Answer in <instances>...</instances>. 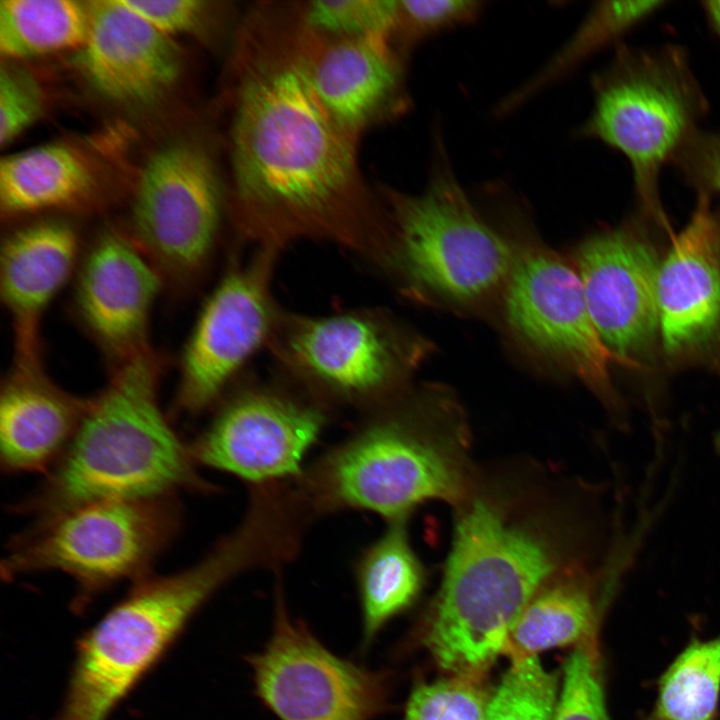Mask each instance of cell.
<instances>
[{"instance_id": "cell-33", "label": "cell", "mask_w": 720, "mask_h": 720, "mask_svg": "<svg viewBox=\"0 0 720 720\" xmlns=\"http://www.w3.org/2000/svg\"><path fill=\"white\" fill-rule=\"evenodd\" d=\"M671 164L697 194L720 195V131L697 130Z\"/></svg>"}, {"instance_id": "cell-28", "label": "cell", "mask_w": 720, "mask_h": 720, "mask_svg": "<svg viewBox=\"0 0 720 720\" xmlns=\"http://www.w3.org/2000/svg\"><path fill=\"white\" fill-rule=\"evenodd\" d=\"M302 24L326 39H382L390 42L395 0H316L295 2Z\"/></svg>"}, {"instance_id": "cell-8", "label": "cell", "mask_w": 720, "mask_h": 720, "mask_svg": "<svg viewBox=\"0 0 720 720\" xmlns=\"http://www.w3.org/2000/svg\"><path fill=\"white\" fill-rule=\"evenodd\" d=\"M592 87V111L579 135L621 153L638 200L646 211L662 216L661 171L699 130L709 108L686 50L675 44H621L609 65L594 75Z\"/></svg>"}, {"instance_id": "cell-23", "label": "cell", "mask_w": 720, "mask_h": 720, "mask_svg": "<svg viewBox=\"0 0 720 720\" xmlns=\"http://www.w3.org/2000/svg\"><path fill=\"white\" fill-rule=\"evenodd\" d=\"M408 520L387 522L354 563L363 649L392 619L414 605L424 587L426 569L412 546Z\"/></svg>"}, {"instance_id": "cell-6", "label": "cell", "mask_w": 720, "mask_h": 720, "mask_svg": "<svg viewBox=\"0 0 720 720\" xmlns=\"http://www.w3.org/2000/svg\"><path fill=\"white\" fill-rule=\"evenodd\" d=\"M391 239L382 275L407 299L472 310L502 298L514 243L479 214L458 182L442 143L423 192L379 185Z\"/></svg>"}, {"instance_id": "cell-5", "label": "cell", "mask_w": 720, "mask_h": 720, "mask_svg": "<svg viewBox=\"0 0 720 720\" xmlns=\"http://www.w3.org/2000/svg\"><path fill=\"white\" fill-rule=\"evenodd\" d=\"M277 557L269 529L242 518L191 566L135 582L80 640L55 720H106L219 589L245 572L271 570Z\"/></svg>"}, {"instance_id": "cell-9", "label": "cell", "mask_w": 720, "mask_h": 720, "mask_svg": "<svg viewBox=\"0 0 720 720\" xmlns=\"http://www.w3.org/2000/svg\"><path fill=\"white\" fill-rule=\"evenodd\" d=\"M181 522L175 495L81 504L35 519L15 536L2 561V575L11 579L60 571L77 586L75 607H84L120 582L150 575Z\"/></svg>"}, {"instance_id": "cell-2", "label": "cell", "mask_w": 720, "mask_h": 720, "mask_svg": "<svg viewBox=\"0 0 720 720\" xmlns=\"http://www.w3.org/2000/svg\"><path fill=\"white\" fill-rule=\"evenodd\" d=\"M456 508L441 586L422 642L452 675L480 677L556 573L583 561L578 510L538 473H478Z\"/></svg>"}, {"instance_id": "cell-12", "label": "cell", "mask_w": 720, "mask_h": 720, "mask_svg": "<svg viewBox=\"0 0 720 720\" xmlns=\"http://www.w3.org/2000/svg\"><path fill=\"white\" fill-rule=\"evenodd\" d=\"M272 633L246 656L254 693L278 720H376L391 707L392 673L328 649L287 608L275 574Z\"/></svg>"}, {"instance_id": "cell-25", "label": "cell", "mask_w": 720, "mask_h": 720, "mask_svg": "<svg viewBox=\"0 0 720 720\" xmlns=\"http://www.w3.org/2000/svg\"><path fill=\"white\" fill-rule=\"evenodd\" d=\"M667 4L659 0L597 2L568 42L534 77L506 97L497 113L516 109L596 53L618 44Z\"/></svg>"}, {"instance_id": "cell-18", "label": "cell", "mask_w": 720, "mask_h": 720, "mask_svg": "<svg viewBox=\"0 0 720 720\" xmlns=\"http://www.w3.org/2000/svg\"><path fill=\"white\" fill-rule=\"evenodd\" d=\"M91 20L77 63L88 84L119 104H146L177 81L181 53L119 0L91 1Z\"/></svg>"}, {"instance_id": "cell-21", "label": "cell", "mask_w": 720, "mask_h": 720, "mask_svg": "<svg viewBox=\"0 0 720 720\" xmlns=\"http://www.w3.org/2000/svg\"><path fill=\"white\" fill-rule=\"evenodd\" d=\"M79 237L57 220L10 232L0 254V293L14 331L15 353H41L40 324L48 306L76 269Z\"/></svg>"}, {"instance_id": "cell-30", "label": "cell", "mask_w": 720, "mask_h": 720, "mask_svg": "<svg viewBox=\"0 0 720 720\" xmlns=\"http://www.w3.org/2000/svg\"><path fill=\"white\" fill-rule=\"evenodd\" d=\"M478 678L452 675L415 684L402 720H485L489 696L485 695Z\"/></svg>"}, {"instance_id": "cell-19", "label": "cell", "mask_w": 720, "mask_h": 720, "mask_svg": "<svg viewBox=\"0 0 720 720\" xmlns=\"http://www.w3.org/2000/svg\"><path fill=\"white\" fill-rule=\"evenodd\" d=\"M710 200L698 194L688 223L659 264V331L671 355L703 346L720 330V217Z\"/></svg>"}, {"instance_id": "cell-22", "label": "cell", "mask_w": 720, "mask_h": 720, "mask_svg": "<svg viewBox=\"0 0 720 720\" xmlns=\"http://www.w3.org/2000/svg\"><path fill=\"white\" fill-rule=\"evenodd\" d=\"M614 578L610 570L589 571L583 561L556 573L519 616L504 653L518 660L551 648L596 641Z\"/></svg>"}, {"instance_id": "cell-32", "label": "cell", "mask_w": 720, "mask_h": 720, "mask_svg": "<svg viewBox=\"0 0 720 720\" xmlns=\"http://www.w3.org/2000/svg\"><path fill=\"white\" fill-rule=\"evenodd\" d=\"M43 96L36 81L12 65L0 70V143H10L40 116Z\"/></svg>"}, {"instance_id": "cell-29", "label": "cell", "mask_w": 720, "mask_h": 720, "mask_svg": "<svg viewBox=\"0 0 720 720\" xmlns=\"http://www.w3.org/2000/svg\"><path fill=\"white\" fill-rule=\"evenodd\" d=\"M558 678L536 656L512 660L489 697L485 720H553Z\"/></svg>"}, {"instance_id": "cell-35", "label": "cell", "mask_w": 720, "mask_h": 720, "mask_svg": "<svg viewBox=\"0 0 720 720\" xmlns=\"http://www.w3.org/2000/svg\"><path fill=\"white\" fill-rule=\"evenodd\" d=\"M700 4L710 30L720 40V0H704Z\"/></svg>"}, {"instance_id": "cell-13", "label": "cell", "mask_w": 720, "mask_h": 720, "mask_svg": "<svg viewBox=\"0 0 720 720\" xmlns=\"http://www.w3.org/2000/svg\"><path fill=\"white\" fill-rule=\"evenodd\" d=\"M282 252L236 251L203 303L184 345L175 404L196 415L214 408L242 377L248 363L267 349L283 308L273 294Z\"/></svg>"}, {"instance_id": "cell-20", "label": "cell", "mask_w": 720, "mask_h": 720, "mask_svg": "<svg viewBox=\"0 0 720 720\" xmlns=\"http://www.w3.org/2000/svg\"><path fill=\"white\" fill-rule=\"evenodd\" d=\"M89 403L53 381L41 354L15 353L1 387L2 469L47 474L71 444Z\"/></svg>"}, {"instance_id": "cell-14", "label": "cell", "mask_w": 720, "mask_h": 720, "mask_svg": "<svg viewBox=\"0 0 720 720\" xmlns=\"http://www.w3.org/2000/svg\"><path fill=\"white\" fill-rule=\"evenodd\" d=\"M514 248L501 298L510 334L532 355L579 378L610 402L608 367L614 357L597 333L574 265L536 242L515 243Z\"/></svg>"}, {"instance_id": "cell-16", "label": "cell", "mask_w": 720, "mask_h": 720, "mask_svg": "<svg viewBox=\"0 0 720 720\" xmlns=\"http://www.w3.org/2000/svg\"><path fill=\"white\" fill-rule=\"evenodd\" d=\"M165 284L159 269L124 232L105 230L87 250L73 308L113 365L150 348V319Z\"/></svg>"}, {"instance_id": "cell-7", "label": "cell", "mask_w": 720, "mask_h": 720, "mask_svg": "<svg viewBox=\"0 0 720 720\" xmlns=\"http://www.w3.org/2000/svg\"><path fill=\"white\" fill-rule=\"evenodd\" d=\"M266 350L294 388L334 415H362L412 388L432 345L382 307L320 316L283 308Z\"/></svg>"}, {"instance_id": "cell-15", "label": "cell", "mask_w": 720, "mask_h": 720, "mask_svg": "<svg viewBox=\"0 0 720 720\" xmlns=\"http://www.w3.org/2000/svg\"><path fill=\"white\" fill-rule=\"evenodd\" d=\"M580 278L597 333L614 358L646 348L659 330V262L629 225L595 234L576 249Z\"/></svg>"}, {"instance_id": "cell-3", "label": "cell", "mask_w": 720, "mask_h": 720, "mask_svg": "<svg viewBox=\"0 0 720 720\" xmlns=\"http://www.w3.org/2000/svg\"><path fill=\"white\" fill-rule=\"evenodd\" d=\"M471 433L455 396L439 385L412 387L365 414L293 480L315 518L368 511L386 522L419 506H458L478 475Z\"/></svg>"}, {"instance_id": "cell-10", "label": "cell", "mask_w": 720, "mask_h": 720, "mask_svg": "<svg viewBox=\"0 0 720 720\" xmlns=\"http://www.w3.org/2000/svg\"><path fill=\"white\" fill-rule=\"evenodd\" d=\"M226 217V195L210 155L197 144L174 142L147 159L127 235L166 284L190 289L211 268Z\"/></svg>"}, {"instance_id": "cell-26", "label": "cell", "mask_w": 720, "mask_h": 720, "mask_svg": "<svg viewBox=\"0 0 720 720\" xmlns=\"http://www.w3.org/2000/svg\"><path fill=\"white\" fill-rule=\"evenodd\" d=\"M90 20V2L2 0L0 53L7 60H18L79 49Z\"/></svg>"}, {"instance_id": "cell-31", "label": "cell", "mask_w": 720, "mask_h": 720, "mask_svg": "<svg viewBox=\"0 0 720 720\" xmlns=\"http://www.w3.org/2000/svg\"><path fill=\"white\" fill-rule=\"evenodd\" d=\"M483 2L475 0H400L390 44L406 60L419 42L437 33L473 22Z\"/></svg>"}, {"instance_id": "cell-27", "label": "cell", "mask_w": 720, "mask_h": 720, "mask_svg": "<svg viewBox=\"0 0 720 720\" xmlns=\"http://www.w3.org/2000/svg\"><path fill=\"white\" fill-rule=\"evenodd\" d=\"M720 697V636L694 638L661 676L644 720H715Z\"/></svg>"}, {"instance_id": "cell-34", "label": "cell", "mask_w": 720, "mask_h": 720, "mask_svg": "<svg viewBox=\"0 0 720 720\" xmlns=\"http://www.w3.org/2000/svg\"><path fill=\"white\" fill-rule=\"evenodd\" d=\"M119 2L160 33H191L200 28L212 11L201 0H119Z\"/></svg>"}, {"instance_id": "cell-4", "label": "cell", "mask_w": 720, "mask_h": 720, "mask_svg": "<svg viewBox=\"0 0 720 720\" xmlns=\"http://www.w3.org/2000/svg\"><path fill=\"white\" fill-rule=\"evenodd\" d=\"M161 370L151 347L114 365L66 452L15 510L38 519L94 501L217 491L161 408Z\"/></svg>"}, {"instance_id": "cell-1", "label": "cell", "mask_w": 720, "mask_h": 720, "mask_svg": "<svg viewBox=\"0 0 720 720\" xmlns=\"http://www.w3.org/2000/svg\"><path fill=\"white\" fill-rule=\"evenodd\" d=\"M230 91L226 213L236 247L333 244L379 273L388 211L363 176L358 143L309 83L304 30L285 2H257L239 31Z\"/></svg>"}, {"instance_id": "cell-11", "label": "cell", "mask_w": 720, "mask_h": 720, "mask_svg": "<svg viewBox=\"0 0 720 720\" xmlns=\"http://www.w3.org/2000/svg\"><path fill=\"white\" fill-rule=\"evenodd\" d=\"M190 444L198 465L248 486L298 478L334 414L275 374H243Z\"/></svg>"}, {"instance_id": "cell-17", "label": "cell", "mask_w": 720, "mask_h": 720, "mask_svg": "<svg viewBox=\"0 0 720 720\" xmlns=\"http://www.w3.org/2000/svg\"><path fill=\"white\" fill-rule=\"evenodd\" d=\"M306 72L333 123L359 143L399 119L411 105L405 59L382 39H326L304 25Z\"/></svg>"}, {"instance_id": "cell-36", "label": "cell", "mask_w": 720, "mask_h": 720, "mask_svg": "<svg viewBox=\"0 0 720 720\" xmlns=\"http://www.w3.org/2000/svg\"><path fill=\"white\" fill-rule=\"evenodd\" d=\"M718 444H719V447H720V437H719V439H718Z\"/></svg>"}, {"instance_id": "cell-24", "label": "cell", "mask_w": 720, "mask_h": 720, "mask_svg": "<svg viewBox=\"0 0 720 720\" xmlns=\"http://www.w3.org/2000/svg\"><path fill=\"white\" fill-rule=\"evenodd\" d=\"M91 187L85 161L64 144L32 147L0 162V208L8 218L77 205Z\"/></svg>"}]
</instances>
